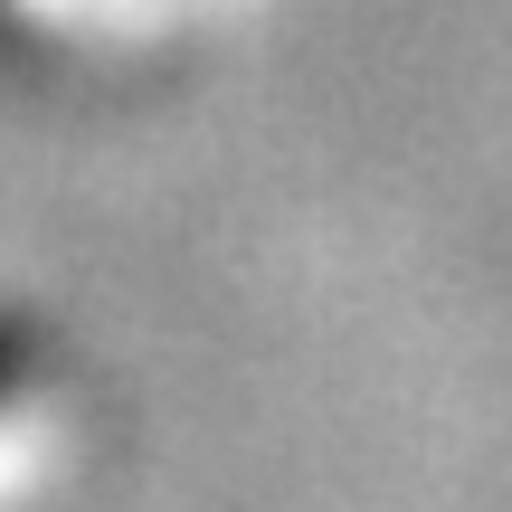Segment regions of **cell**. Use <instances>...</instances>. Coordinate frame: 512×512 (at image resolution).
Returning <instances> with one entry per match:
<instances>
[{
	"label": "cell",
	"instance_id": "obj_1",
	"mask_svg": "<svg viewBox=\"0 0 512 512\" xmlns=\"http://www.w3.org/2000/svg\"><path fill=\"white\" fill-rule=\"evenodd\" d=\"M10 389H19V342L0 332V399H10Z\"/></svg>",
	"mask_w": 512,
	"mask_h": 512
}]
</instances>
